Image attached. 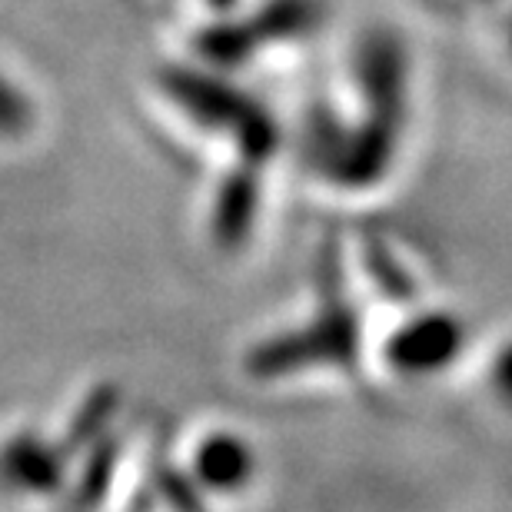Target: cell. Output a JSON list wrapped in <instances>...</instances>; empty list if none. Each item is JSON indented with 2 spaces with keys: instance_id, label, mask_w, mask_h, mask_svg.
<instances>
[{
  "instance_id": "6da1fadb",
  "label": "cell",
  "mask_w": 512,
  "mask_h": 512,
  "mask_svg": "<svg viewBox=\"0 0 512 512\" xmlns=\"http://www.w3.org/2000/svg\"><path fill=\"white\" fill-rule=\"evenodd\" d=\"M356 77H360L366 117L356 127L320 120L310 130V153L323 177L333 183L370 187L389 170L399 147L409 84L403 47L386 34L363 40V47L356 50Z\"/></svg>"
},
{
  "instance_id": "7a4b0ae2",
  "label": "cell",
  "mask_w": 512,
  "mask_h": 512,
  "mask_svg": "<svg viewBox=\"0 0 512 512\" xmlns=\"http://www.w3.org/2000/svg\"><path fill=\"white\" fill-rule=\"evenodd\" d=\"M360 356V313L346 300L336 263L323 266V293L316 313L303 330L283 333L263 343L253 353L250 370L260 380H280L293 370H313V366H353Z\"/></svg>"
},
{
  "instance_id": "3957f363",
  "label": "cell",
  "mask_w": 512,
  "mask_h": 512,
  "mask_svg": "<svg viewBox=\"0 0 512 512\" xmlns=\"http://www.w3.org/2000/svg\"><path fill=\"white\" fill-rule=\"evenodd\" d=\"M459 350H463V326H459V320L443 313H429L406 323L389 340L386 356L399 373L419 376L443 370L449 360H456Z\"/></svg>"
},
{
  "instance_id": "277c9868",
  "label": "cell",
  "mask_w": 512,
  "mask_h": 512,
  "mask_svg": "<svg viewBox=\"0 0 512 512\" xmlns=\"http://www.w3.org/2000/svg\"><path fill=\"white\" fill-rule=\"evenodd\" d=\"M207 466H213L217 486H237L243 476H250V449H243L233 439H220L207 453Z\"/></svg>"
},
{
  "instance_id": "5b68a950",
  "label": "cell",
  "mask_w": 512,
  "mask_h": 512,
  "mask_svg": "<svg viewBox=\"0 0 512 512\" xmlns=\"http://www.w3.org/2000/svg\"><path fill=\"white\" fill-rule=\"evenodd\" d=\"M493 386H496V393L512 406V343L503 346V353L496 356V363H493Z\"/></svg>"
},
{
  "instance_id": "8992f818",
  "label": "cell",
  "mask_w": 512,
  "mask_h": 512,
  "mask_svg": "<svg viewBox=\"0 0 512 512\" xmlns=\"http://www.w3.org/2000/svg\"><path fill=\"white\" fill-rule=\"evenodd\" d=\"M509 50H512V20H509Z\"/></svg>"
}]
</instances>
